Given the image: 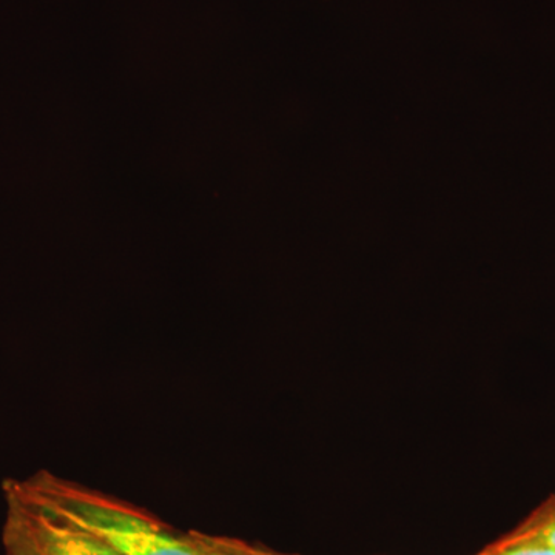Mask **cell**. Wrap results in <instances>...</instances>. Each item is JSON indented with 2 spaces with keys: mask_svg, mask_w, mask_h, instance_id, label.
Returning a JSON list of instances; mask_svg holds the SVG:
<instances>
[{
  "mask_svg": "<svg viewBox=\"0 0 555 555\" xmlns=\"http://www.w3.org/2000/svg\"><path fill=\"white\" fill-rule=\"evenodd\" d=\"M20 483L40 506L116 555H208L188 534H175L147 511L49 470H39Z\"/></svg>",
  "mask_w": 555,
  "mask_h": 555,
  "instance_id": "cell-1",
  "label": "cell"
},
{
  "mask_svg": "<svg viewBox=\"0 0 555 555\" xmlns=\"http://www.w3.org/2000/svg\"><path fill=\"white\" fill-rule=\"evenodd\" d=\"M5 520L2 546L5 555H116L96 539L40 506L20 480H5Z\"/></svg>",
  "mask_w": 555,
  "mask_h": 555,
  "instance_id": "cell-2",
  "label": "cell"
},
{
  "mask_svg": "<svg viewBox=\"0 0 555 555\" xmlns=\"http://www.w3.org/2000/svg\"><path fill=\"white\" fill-rule=\"evenodd\" d=\"M494 555H555V553L546 543L524 529L507 539L503 545L495 546Z\"/></svg>",
  "mask_w": 555,
  "mask_h": 555,
  "instance_id": "cell-3",
  "label": "cell"
},
{
  "mask_svg": "<svg viewBox=\"0 0 555 555\" xmlns=\"http://www.w3.org/2000/svg\"><path fill=\"white\" fill-rule=\"evenodd\" d=\"M188 535L196 546L201 547V550L208 555H246L240 553V551L230 543L229 537L204 534V532L199 531H190Z\"/></svg>",
  "mask_w": 555,
  "mask_h": 555,
  "instance_id": "cell-4",
  "label": "cell"
},
{
  "mask_svg": "<svg viewBox=\"0 0 555 555\" xmlns=\"http://www.w3.org/2000/svg\"><path fill=\"white\" fill-rule=\"evenodd\" d=\"M525 531L542 540L555 553V506L545 516L532 521Z\"/></svg>",
  "mask_w": 555,
  "mask_h": 555,
  "instance_id": "cell-5",
  "label": "cell"
},
{
  "mask_svg": "<svg viewBox=\"0 0 555 555\" xmlns=\"http://www.w3.org/2000/svg\"><path fill=\"white\" fill-rule=\"evenodd\" d=\"M230 543H232V545L235 546L236 550L240 551V553H243L246 555H283V554L272 553V551L261 550V547L247 545V543L240 542V540H235V539H230ZM494 554H495V547H492V550L485 551V553H481L478 555H494Z\"/></svg>",
  "mask_w": 555,
  "mask_h": 555,
  "instance_id": "cell-6",
  "label": "cell"
}]
</instances>
